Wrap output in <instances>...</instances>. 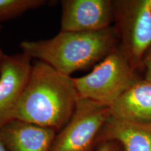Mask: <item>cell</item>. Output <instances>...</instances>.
I'll return each instance as SVG.
<instances>
[{
    "instance_id": "9a60e30c",
    "label": "cell",
    "mask_w": 151,
    "mask_h": 151,
    "mask_svg": "<svg viewBox=\"0 0 151 151\" xmlns=\"http://www.w3.org/2000/svg\"><path fill=\"white\" fill-rule=\"evenodd\" d=\"M0 31H1V26H0ZM4 55V53L2 49H1V46H0V60H1V58H2V56Z\"/></svg>"
},
{
    "instance_id": "5bb4252c",
    "label": "cell",
    "mask_w": 151,
    "mask_h": 151,
    "mask_svg": "<svg viewBox=\"0 0 151 151\" xmlns=\"http://www.w3.org/2000/svg\"><path fill=\"white\" fill-rule=\"evenodd\" d=\"M0 151H9L6 148V147L4 146V144L1 139H0Z\"/></svg>"
},
{
    "instance_id": "5b68a950",
    "label": "cell",
    "mask_w": 151,
    "mask_h": 151,
    "mask_svg": "<svg viewBox=\"0 0 151 151\" xmlns=\"http://www.w3.org/2000/svg\"><path fill=\"white\" fill-rule=\"evenodd\" d=\"M110 108L78 97L72 116L57 133L50 151H94Z\"/></svg>"
},
{
    "instance_id": "277c9868",
    "label": "cell",
    "mask_w": 151,
    "mask_h": 151,
    "mask_svg": "<svg viewBox=\"0 0 151 151\" xmlns=\"http://www.w3.org/2000/svg\"><path fill=\"white\" fill-rule=\"evenodd\" d=\"M118 47L134 70L142 71L151 45V0H113Z\"/></svg>"
},
{
    "instance_id": "3957f363",
    "label": "cell",
    "mask_w": 151,
    "mask_h": 151,
    "mask_svg": "<svg viewBox=\"0 0 151 151\" xmlns=\"http://www.w3.org/2000/svg\"><path fill=\"white\" fill-rule=\"evenodd\" d=\"M142 78L118 47L88 74L73 78V81L79 97L110 108L118 98Z\"/></svg>"
},
{
    "instance_id": "52a82bcc",
    "label": "cell",
    "mask_w": 151,
    "mask_h": 151,
    "mask_svg": "<svg viewBox=\"0 0 151 151\" xmlns=\"http://www.w3.org/2000/svg\"><path fill=\"white\" fill-rule=\"evenodd\" d=\"M61 6L60 31H96L113 24V0H62Z\"/></svg>"
},
{
    "instance_id": "7a4b0ae2",
    "label": "cell",
    "mask_w": 151,
    "mask_h": 151,
    "mask_svg": "<svg viewBox=\"0 0 151 151\" xmlns=\"http://www.w3.org/2000/svg\"><path fill=\"white\" fill-rule=\"evenodd\" d=\"M22 52L46 62L62 74L86 69L118 48L114 27L87 32H62L51 39L23 41Z\"/></svg>"
},
{
    "instance_id": "8fae6325",
    "label": "cell",
    "mask_w": 151,
    "mask_h": 151,
    "mask_svg": "<svg viewBox=\"0 0 151 151\" xmlns=\"http://www.w3.org/2000/svg\"><path fill=\"white\" fill-rule=\"evenodd\" d=\"M45 0H0V22L18 18L46 4Z\"/></svg>"
},
{
    "instance_id": "30bf717a",
    "label": "cell",
    "mask_w": 151,
    "mask_h": 151,
    "mask_svg": "<svg viewBox=\"0 0 151 151\" xmlns=\"http://www.w3.org/2000/svg\"><path fill=\"white\" fill-rule=\"evenodd\" d=\"M110 116L151 125V82L141 79L110 107Z\"/></svg>"
},
{
    "instance_id": "9c48e42d",
    "label": "cell",
    "mask_w": 151,
    "mask_h": 151,
    "mask_svg": "<svg viewBox=\"0 0 151 151\" xmlns=\"http://www.w3.org/2000/svg\"><path fill=\"white\" fill-rule=\"evenodd\" d=\"M120 143L124 151H151V125L109 116L97 138L98 143Z\"/></svg>"
},
{
    "instance_id": "4fadbf2b",
    "label": "cell",
    "mask_w": 151,
    "mask_h": 151,
    "mask_svg": "<svg viewBox=\"0 0 151 151\" xmlns=\"http://www.w3.org/2000/svg\"><path fill=\"white\" fill-rule=\"evenodd\" d=\"M94 151H124L120 143L116 141H103L98 143Z\"/></svg>"
},
{
    "instance_id": "8992f818",
    "label": "cell",
    "mask_w": 151,
    "mask_h": 151,
    "mask_svg": "<svg viewBox=\"0 0 151 151\" xmlns=\"http://www.w3.org/2000/svg\"><path fill=\"white\" fill-rule=\"evenodd\" d=\"M31 61L24 52L4 53L0 60V127L15 118L31 73Z\"/></svg>"
},
{
    "instance_id": "6da1fadb",
    "label": "cell",
    "mask_w": 151,
    "mask_h": 151,
    "mask_svg": "<svg viewBox=\"0 0 151 151\" xmlns=\"http://www.w3.org/2000/svg\"><path fill=\"white\" fill-rule=\"evenodd\" d=\"M78 99L73 78L37 60L14 119L58 132L72 116Z\"/></svg>"
},
{
    "instance_id": "7c38bea8",
    "label": "cell",
    "mask_w": 151,
    "mask_h": 151,
    "mask_svg": "<svg viewBox=\"0 0 151 151\" xmlns=\"http://www.w3.org/2000/svg\"><path fill=\"white\" fill-rule=\"evenodd\" d=\"M143 78L151 82V45L145 52L142 61Z\"/></svg>"
},
{
    "instance_id": "ba28073f",
    "label": "cell",
    "mask_w": 151,
    "mask_h": 151,
    "mask_svg": "<svg viewBox=\"0 0 151 151\" xmlns=\"http://www.w3.org/2000/svg\"><path fill=\"white\" fill-rule=\"evenodd\" d=\"M55 130L14 119L0 127V139L9 151H50Z\"/></svg>"
}]
</instances>
